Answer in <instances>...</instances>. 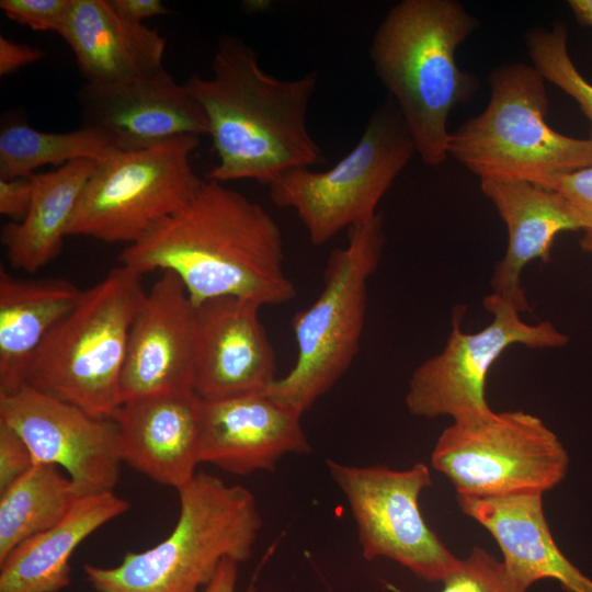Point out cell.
<instances>
[{"instance_id": "cell-12", "label": "cell", "mask_w": 592, "mask_h": 592, "mask_svg": "<svg viewBox=\"0 0 592 592\" xmlns=\"http://www.w3.org/2000/svg\"><path fill=\"white\" fill-rule=\"evenodd\" d=\"M483 305L493 315L490 325L475 333L463 332V311H456L444 349L413 371L406 394L411 414L449 415L454 421L487 415L492 412L486 399L487 376L506 349L514 344L553 349L568 342L550 321L524 322L513 303L493 293Z\"/></svg>"}, {"instance_id": "cell-8", "label": "cell", "mask_w": 592, "mask_h": 592, "mask_svg": "<svg viewBox=\"0 0 592 592\" xmlns=\"http://www.w3.org/2000/svg\"><path fill=\"white\" fill-rule=\"evenodd\" d=\"M417 153L413 138L389 99L375 109L361 138L341 160L316 172L298 168L269 185L272 203L294 209L314 246L375 217L397 177Z\"/></svg>"}, {"instance_id": "cell-15", "label": "cell", "mask_w": 592, "mask_h": 592, "mask_svg": "<svg viewBox=\"0 0 592 592\" xmlns=\"http://www.w3.org/2000/svg\"><path fill=\"white\" fill-rule=\"evenodd\" d=\"M78 100L83 126L104 132L119 151L183 135H208L201 105L164 67L119 82H86Z\"/></svg>"}, {"instance_id": "cell-21", "label": "cell", "mask_w": 592, "mask_h": 592, "mask_svg": "<svg viewBox=\"0 0 592 592\" xmlns=\"http://www.w3.org/2000/svg\"><path fill=\"white\" fill-rule=\"evenodd\" d=\"M59 35L87 83H113L161 67L166 38L122 16L110 0H71Z\"/></svg>"}, {"instance_id": "cell-17", "label": "cell", "mask_w": 592, "mask_h": 592, "mask_svg": "<svg viewBox=\"0 0 592 592\" xmlns=\"http://www.w3.org/2000/svg\"><path fill=\"white\" fill-rule=\"evenodd\" d=\"M300 419L265 392L202 399L200 460L239 476L273 470L284 455L311 451Z\"/></svg>"}, {"instance_id": "cell-4", "label": "cell", "mask_w": 592, "mask_h": 592, "mask_svg": "<svg viewBox=\"0 0 592 592\" xmlns=\"http://www.w3.org/2000/svg\"><path fill=\"white\" fill-rule=\"evenodd\" d=\"M180 513L170 535L147 550L128 553L113 568L84 566L99 592H197L226 558L247 561L262 519L253 493L196 473L178 490Z\"/></svg>"}, {"instance_id": "cell-22", "label": "cell", "mask_w": 592, "mask_h": 592, "mask_svg": "<svg viewBox=\"0 0 592 592\" xmlns=\"http://www.w3.org/2000/svg\"><path fill=\"white\" fill-rule=\"evenodd\" d=\"M113 491L77 499L50 528L18 545L0 562V592H58L70 581L75 549L98 528L128 511Z\"/></svg>"}, {"instance_id": "cell-5", "label": "cell", "mask_w": 592, "mask_h": 592, "mask_svg": "<svg viewBox=\"0 0 592 592\" xmlns=\"http://www.w3.org/2000/svg\"><path fill=\"white\" fill-rule=\"evenodd\" d=\"M139 274L119 265L82 291L73 309L32 355L24 385L112 417L121 405L128 334L146 292Z\"/></svg>"}, {"instance_id": "cell-20", "label": "cell", "mask_w": 592, "mask_h": 592, "mask_svg": "<svg viewBox=\"0 0 592 592\" xmlns=\"http://www.w3.org/2000/svg\"><path fill=\"white\" fill-rule=\"evenodd\" d=\"M464 514L496 539L516 587L526 592L539 580L558 581L568 592H592L584 576L557 546L544 514L543 494L494 498L457 496Z\"/></svg>"}, {"instance_id": "cell-24", "label": "cell", "mask_w": 592, "mask_h": 592, "mask_svg": "<svg viewBox=\"0 0 592 592\" xmlns=\"http://www.w3.org/2000/svg\"><path fill=\"white\" fill-rule=\"evenodd\" d=\"M95 160L70 161L33 174V197L25 218L1 229V243L12 267L34 273L60 252L80 195Z\"/></svg>"}, {"instance_id": "cell-6", "label": "cell", "mask_w": 592, "mask_h": 592, "mask_svg": "<svg viewBox=\"0 0 592 592\" xmlns=\"http://www.w3.org/2000/svg\"><path fill=\"white\" fill-rule=\"evenodd\" d=\"M545 82L533 65L496 67L488 76L487 106L451 133L448 156L480 179H520L540 186L592 166V137H570L546 122Z\"/></svg>"}, {"instance_id": "cell-18", "label": "cell", "mask_w": 592, "mask_h": 592, "mask_svg": "<svg viewBox=\"0 0 592 592\" xmlns=\"http://www.w3.org/2000/svg\"><path fill=\"white\" fill-rule=\"evenodd\" d=\"M201 409L195 391L122 402L112 418L119 429L123 462L160 485L185 486L201 463Z\"/></svg>"}, {"instance_id": "cell-13", "label": "cell", "mask_w": 592, "mask_h": 592, "mask_svg": "<svg viewBox=\"0 0 592 592\" xmlns=\"http://www.w3.org/2000/svg\"><path fill=\"white\" fill-rule=\"evenodd\" d=\"M0 421L29 446L35 463L62 468L79 498L113 491L121 471L117 423L22 385L0 394Z\"/></svg>"}, {"instance_id": "cell-1", "label": "cell", "mask_w": 592, "mask_h": 592, "mask_svg": "<svg viewBox=\"0 0 592 592\" xmlns=\"http://www.w3.org/2000/svg\"><path fill=\"white\" fill-rule=\"evenodd\" d=\"M118 259L139 275L173 272L193 306L221 296L261 307L296 297L284 270L278 224L261 205L216 181H203L181 209L127 246Z\"/></svg>"}, {"instance_id": "cell-34", "label": "cell", "mask_w": 592, "mask_h": 592, "mask_svg": "<svg viewBox=\"0 0 592 592\" xmlns=\"http://www.w3.org/2000/svg\"><path fill=\"white\" fill-rule=\"evenodd\" d=\"M125 19L143 23L144 19L168 14L169 10L159 0H110Z\"/></svg>"}, {"instance_id": "cell-7", "label": "cell", "mask_w": 592, "mask_h": 592, "mask_svg": "<svg viewBox=\"0 0 592 592\" xmlns=\"http://www.w3.org/2000/svg\"><path fill=\"white\" fill-rule=\"evenodd\" d=\"M385 244L384 218L350 228L349 242L330 253L316 300L292 319L297 357L266 395L304 414L344 375L357 354L367 288Z\"/></svg>"}, {"instance_id": "cell-11", "label": "cell", "mask_w": 592, "mask_h": 592, "mask_svg": "<svg viewBox=\"0 0 592 592\" xmlns=\"http://www.w3.org/2000/svg\"><path fill=\"white\" fill-rule=\"evenodd\" d=\"M335 485L349 503L366 560L384 557L429 582L443 580L457 566L455 557L425 522L419 499L432 485L424 463L405 470L354 466L327 459Z\"/></svg>"}, {"instance_id": "cell-3", "label": "cell", "mask_w": 592, "mask_h": 592, "mask_svg": "<svg viewBox=\"0 0 592 592\" xmlns=\"http://www.w3.org/2000/svg\"><path fill=\"white\" fill-rule=\"evenodd\" d=\"M478 26V19L456 0H402L372 37L374 71L429 167L446 161L449 113L479 89L478 78L456 61L458 47Z\"/></svg>"}, {"instance_id": "cell-25", "label": "cell", "mask_w": 592, "mask_h": 592, "mask_svg": "<svg viewBox=\"0 0 592 592\" xmlns=\"http://www.w3.org/2000/svg\"><path fill=\"white\" fill-rule=\"evenodd\" d=\"M77 499L58 466L35 463L0 492V562L18 545L58 523Z\"/></svg>"}, {"instance_id": "cell-27", "label": "cell", "mask_w": 592, "mask_h": 592, "mask_svg": "<svg viewBox=\"0 0 592 592\" xmlns=\"http://www.w3.org/2000/svg\"><path fill=\"white\" fill-rule=\"evenodd\" d=\"M525 43L532 65L546 81L571 96L592 125V83L579 72L569 55L566 26L556 23L551 29L535 27L526 33Z\"/></svg>"}, {"instance_id": "cell-31", "label": "cell", "mask_w": 592, "mask_h": 592, "mask_svg": "<svg viewBox=\"0 0 592 592\" xmlns=\"http://www.w3.org/2000/svg\"><path fill=\"white\" fill-rule=\"evenodd\" d=\"M35 464L23 439L0 421V492L5 490Z\"/></svg>"}, {"instance_id": "cell-19", "label": "cell", "mask_w": 592, "mask_h": 592, "mask_svg": "<svg viewBox=\"0 0 592 592\" xmlns=\"http://www.w3.org/2000/svg\"><path fill=\"white\" fill-rule=\"evenodd\" d=\"M481 191L493 204L508 229V247L491 280L493 294L528 309L520 278L537 259L548 262L556 237L567 230H584L574 207L558 192L511 178L480 179Z\"/></svg>"}, {"instance_id": "cell-37", "label": "cell", "mask_w": 592, "mask_h": 592, "mask_svg": "<svg viewBox=\"0 0 592 592\" xmlns=\"http://www.w3.org/2000/svg\"><path fill=\"white\" fill-rule=\"evenodd\" d=\"M247 592H258L257 589H255V587H254V579H253V581L249 584Z\"/></svg>"}, {"instance_id": "cell-26", "label": "cell", "mask_w": 592, "mask_h": 592, "mask_svg": "<svg viewBox=\"0 0 592 592\" xmlns=\"http://www.w3.org/2000/svg\"><path fill=\"white\" fill-rule=\"evenodd\" d=\"M119 151L102 130L82 126L68 133H44L26 124H11L0 133V179L30 177L46 164L102 160Z\"/></svg>"}, {"instance_id": "cell-33", "label": "cell", "mask_w": 592, "mask_h": 592, "mask_svg": "<svg viewBox=\"0 0 592 592\" xmlns=\"http://www.w3.org/2000/svg\"><path fill=\"white\" fill-rule=\"evenodd\" d=\"M41 49L0 37V75L12 73L41 59Z\"/></svg>"}, {"instance_id": "cell-10", "label": "cell", "mask_w": 592, "mask_h": 592, "mask_svg": "<svg viewBox=\"0 0 592 592\" xmlns=\"http://www.w3.org/2000/svg\"><path fill=\"white\" fill-rule=\"evenodd\" d=\"M431 466L452 482L457 496L494 498L544 494L562 481L569 457L538 417L492 411L444 429Z\"/></svg>"}, {"instance_id": "cell-29", "label": "cell", "mask_w": 592, "mask_h": 592, "mask_svg": "<svg viewBox=\"0 0 592 592\" xmlns=\"http://www.w3.org/2000/svg\"><path fill=\"white\" fill-rule=\"evenodd\" d=\"M544 187L558 192L580 214L584 223L581 246L592 253V166L558 174Z\"/></svg>"}, {"instance_id": "cell-9", "label": "cell", "mask_w": 592, "mask_h": 592, "mask_svg": "<svg viewBox=\"0 0 592 592\" xmlns=\"http://www.w3.org/2000/svg\"><path fill=\"white\" fill-rule=\"evenodd\" d=\"M200 136L116 151L96 161L76 206L67 236L105 242H138L156 225L181 209L201 187L191 164Z\"/></svg>"}, {"instance_id": "cell-2", "label": "cell", "mask_w": 592, "mask_h": 592, "mask_svg": "<svg viewBox=\"0 0 592 592\" xmlns=\"http://www.w3.org/2000/svg\"><path fill=\"white\" fill-rule=\"evenodd\" d=\"M207 119L217 163L207 180H253L270 185L284 172L325 162L307 126L318 73L284 80L265 72L242 39L224 35L212 75L184 83Z\"/></svg>"}, {"instance_id": "cell-14", "label": "cell", "mask_w": 592, "mask_h": 592, "mask_svg": "<svg viewBox=\"0 0 592 592\" xmlns=\"http://www.w3.org/2000/svg\"><path fill=\"white\" fill-rule=\"evenodd\" d=\"M260 309L235 296L193 306L194 390L201 399L265 392L277 379Z\"/></svg>"}, {"instance_id": "cell-32", "label": "cell", "mask_w": 592, "mask_h": 592, "mask_svg": "<svg viewBox=\"0 0 592 592\" xmlns=\"http://www.w3.org/2000/svg\"><path fill=\"white\" fill-rule=\"evenodd\" d=\"M33 197V174L0 179V214L14 223L25 218Z\"/></svg>"}, {"instance_id": "cell-23", "label": "cell", "mask_w": 592, "mask_h": 592, "mask_svg": "<svg viewBox=\"0 0 592 592\" xmlns=\"http://www.w3.org/2000/svg\"><path fill=\"white\" fill-rule=\"evenodd\" d=\"M81 294L65 278L24 280L0 269V394L24 385L32 355Z\"/></svg>"}, {"instance_id": "cell-16", "label": "cell", "mask_w": 592, "mask_h": 592, "mask_svg": "<svg viewBox=\"0 0 592 592\" xmlns=\"http://www.w3.org/2000/svg\"><path fill=\"white\" fill-rule=\"evenodd\" d=\"M193 305L181 280L162 271L130 326L121 401L194 390ZM121 402V403H122Z\"/></svg>"}, {"instance_id": "cell-28", "label": "cell", "mask_w": 592, "mask_h": 592, "mask_svg": "<svg viewBox=\"0 0 592 592\" xmlns=\"http://www.w3.org/2000/svg\"><path fill=\"white\" fill-rule=\"evenodd\" d=\"M440 592H523L511 579L503 561L475 546L443 580ZM390 592H405L386 583Z\"/></svg>"}, {"instance_id": "cell-30", "label": "cell", "mask_w": 592, "mask_h": 592, "mask_svg": "<svg viewBox=\"0 0 592 592\" xmlns=\"http://www.w3.org/2000/svg\"><path fill=\"white\" fill-rule=\"evenodd\" d=\"M71 0H1L8 18L34 31L60 33Z\"/></svg>"}, {"instance_id": "cell-35", "label": "cell", "mask_w": 592, "mask_h": 592, "mask_svg": "<svg viewBox=\"0 0 592 592\" xmlns=\"http://www.w3.org/2000/svg\"><path fill=\"white\" fill-rule=\"evenodd\" d=\"M237 566V561L230 558L224 559L210 582L205 587L204 592H235L238 576Z\"/></svg>"}, {"instance_id": "cell-36", "label": "cell", "mask_w": 592, "mask_h": 592, "mask_svg": "<svg viewBox=\"0 0 592 592\" xmlns=\"http://www.w3.org/2000/svg\"><path fill=\"white\" fill-rule=\"evenodd\" d=\"M568 5L578 23L592 26V0H569Z\"/></svg>"}]
</instances>
